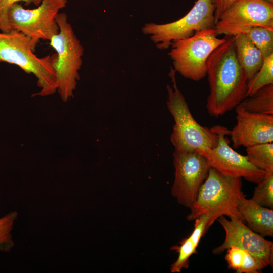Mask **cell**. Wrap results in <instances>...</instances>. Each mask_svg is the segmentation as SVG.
I'll return each instance as SVG.
<instances>
[{
    "mask_svg": "<svg viewBox=\"0 0 273 273\" xmlns=\"http://www.w3.org/2000/svg\"><path fill=\"white\" fill-rule=\"evenodd\" d=\"M194 220V228L191 235L181 240L180 246L171 248V250L178 254L177 259L171 265V273H179L189 267V259L193 254L197 253L196 249L201 238L215 221L211 214H203Z\"/></svg>",
    "mask_w": 273,
    "mask_h": 273,
    "instance_id": "cell-14",
    "label": "cell"
},
{
    "mask_svg": "<svg viewBox=\"0 0 273 273\" xmlns=\"http://www.w3.org/2000/svg\"><path fill=\"white\" fill-rule=\"evenodd\" d=\"M42 0H0V31L3 32H9L11 31L8 19V14L10 7L19 2L24 3V5L28 6L33 4L39 6Z\"/></svg>",
    "mask_w": 273,
    "mask_h": 273,
    "instance_id": "cell-24",
    "label": "cell"
},
{
    "mask_svg": "<svg viewBox=\"0 0 273 273\" xmlns=\"http://www.w3.org/2000/svg\"><path fill=\"white\" fill-rule=\"evenodd\" d=\"M212 127L218 137L217 144L213 148L196 151L202 155L210 167L218 172L256 184L266 172L254 166L247 156L239 154L230 146L226 137L229 135L230 130L226 127L218 125Z\"/></svg>",
    "mask_w": 273,
    "mask_h": 273,
    "instance_id": "cell-10",
    "label": "cell"
},
{
    "mask_svg": "<svg viewBox=\"0 0 273 273\" xmlns=\"http://www.w3.org/2000/svg\"><path fill=\"white\" fill-rule=\"evenodd\" d=\"M226 219L224 216L217 220L223 228L225 236L223 243L212 250L214 255H219L234 246L250 253L262 264L263 268L272 266L273 243L253 231L244 222L233 217Z\"/></svg>",
    "mask_w": 273,
    "mask_h": 273,
    "instance_id": "cell-11",
    "label": "cell"
},
{
    "mask_svg": "<svg viewBox=\"0 0 273 273\" xmlns=\"http://www.w3.org/2000/svg\"><path fill=\"white\" fill-rule=\"evenodd\" d=\"M233 36L237 59L248 82L260 69L264 58L259 49L245 34H237Z\"/></svg>",
    "mask_w": 273,
    "mask_h": 273,
    "instance_id": "cell-17",
    "label": "cell"
},
{
    "mask_svg": "<svg viewBox=\"0 0 273 273\" xmlns=\"http://www.w3.org/2000/svg\"><path fill=\"white\" fill-rule=\"evenodd\" d=\"M215 28L197 31L187 38L173 41L168 55L173 69L186 78L198 81L207 75V61L211 53L225 41Z\"/></svg>",
    "mask_w": 273,
    "mask_h": 273,
    "instance_id": "cell-6",
    "label": "cell"
},
{
    "mask_svg": "<svg viewBox=\"0 0 273 273\" xmlns=\"http://www.w3.org/2000/svg\"><path fill=\"white\" fill-rule=\"evenodd\" d=\"M237 209L248 226L264 236H273V210L262 206L243 193L237 204Z\"/></svg>",
    "mask_w": 273,
    "mask_h": 273,
    "instance_id": "cell-15",
    "label": "cell"
},
{
    "mask_svg": "<svg viewBox=\"0 0 273 273\" xmlns=\"http://www.w3.org/2000/svg\"><path fill=\"white\" fill-rule=\"evenodd\" d=\"M170 69L169 76L171 79L172 86L169 84L166 85L168 93L166 104L174 120L170 135L174 150L194 152L214 147L218 143L217 134L213 127H204L194 119L185 97L177 87L176 71L172 67Z\"/></svg>",
    "mask_w": 273,
    "mask_h": 273,
    "instance_id": "cell-3",
    "label": "cell"
},
{
    "mask_svg": "<svg viewBox=\"0 0 273 273\" xmlns=\"http://www.w3.org/2000/svg\"><path fill=\"white\" fill-rule=\"evenodd\" d=\"M235 111L237 123L229 132L234 148L273 142V114Z\"/></svg>",
    "mask_w": 273,
    "mask_h": 273,
    "instance_id": "cell-12",
    "label": "cell"
},
{
    "mask_svg": "<svg viewBox=\"0 0 273 273\" xmlns=\"http://www.w3.org/2000/svg\"><path fill=\"white\" fill-rule=\"evenodd\" d=\"M250 113L273 114V84L265 86L246 97L235 108Z\"/></svg>",
    "mask_w": 273,
    "mask_h": 273,
    "instance_id": "cell-19",
    "label": "cell"
},
{
    "mask_svg": "<svg viewBox=\"0 0 273 273\" xmlns=\"http://www.w3.org/2000/svg\"><path fill=\"white\" fill-rule=\"evenodd\" d=\"M218 35L245 34L261 51L264 58L273 54V29L252 26L215 25Z\"/></svg>",
    "mask_w": 273,
    "mask_h": 273,
    "instance_id": "cell-16",
    "label": "cell"
},
{
    "mask_svg": "<svg viewBox=\"0 0 273 273\" xmlns=\"http://www.w3.org/2000/svg\"><path fill=\"white\" fill-rule=\"evenodd\" d=\"M31 39L22 33L12 30L0 32V63L16 65L27 73H31L37 79L41 88L36 94L45 96L55 93L57 89L54 65L57 54L39 58L34 53Z\"/></svg>",
    "mask_w": 273,
    "mask_h": 273,
    "instance_id": "cell-2",
    "label": "cell"
},
{
    "mask_svg": "<svg viewBox=\"0 0 273 273\" xmlns=\"http://www.w3.org/2000/svg\"><path fill=\"white\" fill-rule=\"evenodd\" d=\"M264 1L273 4V0H264Z\"/></svg>",
    "mask_w": 273,
    "mask_h": 273,
    "instance_id": "cell-26",
    "label": "cell"
},
{
    "mask_svg": "<svg viewBox=\"0 0 273 273\" xmlns=\"http://www.w3.org/2000/svg\"><path fill=\"white\" fill-rule=\"evenodd\" d=\"M209 94L206 109L218 117L235 109L247 97L248 80L237 59L233 36L216 48L207 61Z\"/></svg>",
    "mask_w": 273,
    "mask_h": 273,
    "instance_id": "cell-1",
    "label": "cell"
},
{
    "mask_svg": "<svg viewBox=\"0 0 273 273\" xmlns=\"http://www.w3.org/2000/svg\"><path fill=\"white\" fill-rule=\"evenodd\" d=\"M243 193L241 178L224 175L210 167L187 219L193 221L203 214H211L214 221L226 216L244 222L237 209Z\"/></svg>",
    "mask_w": 273,
    "mask_h": 273,
    "instance_id": "cell-4",
    "label": "cell"
},
{
    "mask_svg": "<svg viewBox=\"0 0 273 273\" xmlns=\"http://www.w3.org/2000/svg\"><path fill=\"white\" fill-rule=\"evenodd\" d=\"M215 25L273 29V4L264 0H235L221 14Z\"/></svg>",
    "mask_w": 273,
    "mask_h": 273,
    "instance_id": "cell-13",
    "label": "cell"
},
{
    "mask_svg": "<svg viewBox=\"0 0 273 273\" xmlns=\"http://www.w3.org/2000/svg\"><path fill=\"white\" fill-rule=\"evenodd\" d=\"M256 184L251 199L262 206L272 209L273 172H266Z\"/></svg>",
    "mask_w": 273,
    "mask_h": 273,
    "instance_id": "cell-22",
    "label": "cell"
},
{
    "mask_svg": "<svg viewBox=\"0 0 273 273\" xmlns=\"http://www.w3.org/2000/svg\"><path fill=\"white\" fill-rule=\"evenodd\" d=\"M67 0H42L34 9H25L18 3L10 8L8 19L11 30L29 37L34 49L40 40H50L59 32L56 18Z\"/></svg>",
    "mask_w": 273,
    "mask_h": 273,
    "instance_id": "cell-8",
    "label": "cell"
},
{
    "mask_svg": "<svg viewBox=\"0 0 273 273\" xmlns=\"http://www.w3.org/2000/svg\"><path fill=\"white\" fill-rule=\"evenodd\" d=\"M247 157L256 167L273 172V143H265L246 148Z\"/></svg>",
    "mask_w": 273,
    "mask_h": 273,
    "instance_id": "cell-20",
    "label": "cell"
},
{
    "mask_svg": "<svg viewBox=\"0 0 273 273\" xmlns=\"http://www.w3.org/2000/svg\"><path fill=\"white\" fill-rule=\"evenodd\" d=\"M17 213L13 211L0 218V251H9L14 246L11 231Z\"/></svg>",
    "mask_w": 273,
    "mask_h": 273,
    "instance_id": "cell-23",
    "label": "cell"
},
{
    "mask_svg": "<svg viewBox=\"0 0 273 273\" xmlns=\"http://www.w3.org/2000/svg\"><path fill=\"white\" fill-rule=\"evenodd\" d=\"M270 84H273V54L264 58L260 69L248 82L247 97Z\"/></svg>",
    "mask_w": 273,
    "mask_h": 273,
    "instance_id": "cell-21",
    "label": "cell"
},
{
    "mask_svg": "<svg viewBox=\"0 0 273 273\" xmlns=\"http://www.w3.org/2000/svg\"><path fill=\"white\" fill-rule=\"evenodd\" d=\"M214 10L211 0H197L178 20L165 24L145 23L142 32L150 35L158 49H167L173 41L190 37L197 31L215 28Z\"/></svg>",
    "mask_w": 273,
    "mask_h": 273,
    "instance_id": "cell-7",
    "label": "cell"
},
{
    "mask_svg": "<svg viewBox=\"0 0 273 273\" xmlns=\"http://www.w3.org/2000/svg\"><path fill=\"white\" fill-rule=\"evenodd\" d=\"M226 250L225 259L228 267L237 273H258L264 268L254 256L245 250L232 246Z\"/></svg>",
    "mask_w": 273,
    "mask_h": 273,
    "instance_id": "cell-18",
    "label": "cell"
},
{
    "mask_svg": "<svg viewBox=\"0 0 273 273\" xmlns=\"http://www.w3.org/2000/svg\"><path fill=\"white\" fill-rule=\"evenodd\" d=\"M214 7L215 23L218 21L221 14L229 8L235 0H211Z\"/></svg>",
    "mask_w": 273,
    "mask_h": 273,
    "instance_id": "cell-25",
    "label": "cell"
},
{
    "mask_svg": "<svg viewBox=\"0 0 273 273\" xmlns=\"http://www.w3.org/2000/svg\"><path fill=\"white\" fill-rule=\"evenodd\" d=\"M174 180L171 194L180 205L190 208L200 188L206 178L210 166L197 151H174Z\"/></svg>",
    "mask_w": 273,
    "mask_h": 273,
    "instance_id": "cell-9",
    "label": "cell"
},
{
    "mask_svg": "<svg viewBox=\"0 0 273 273\" xmlns=\"http://www.w3.org/2000/svg\"><path fill=\"white\" fill-rule=\"evenodd\" d=\"M56 21L59 32L49 40L50 45L57 55L54 65L57 91L62 100L67 101L73 96L80 79L79 71L83 63L84 48L69 23L66 14L59 13Z\"/></svg>",
    "mask_w": 273,
    "mask_h": 273,
    "instance_id": "cell-5",
    "label": "cell"
}]
</instances>
